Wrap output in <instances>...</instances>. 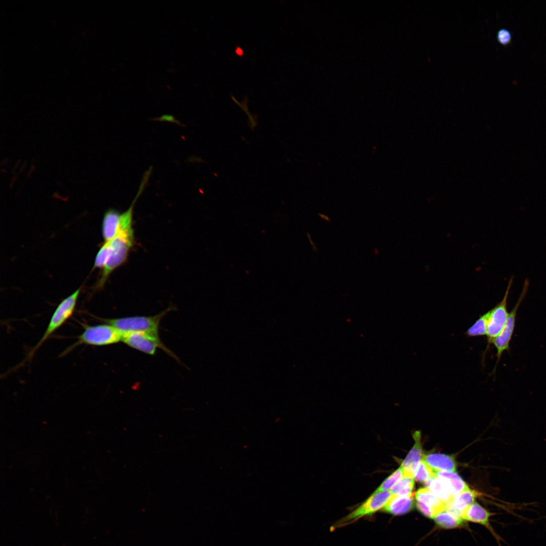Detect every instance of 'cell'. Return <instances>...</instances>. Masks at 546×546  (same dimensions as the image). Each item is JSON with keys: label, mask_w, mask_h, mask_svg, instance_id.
<instances>
[{"label": "cell", "mask_w": 546, "mask_h": 546, "mask_svg": "<svg viewBox=\"0 0 546 546\" xmlns=\"http://www.w3.org/2000/svg\"><path fill=\"white\" fill-rule=\"evenodd\" d=\"M173 309V307L170 306L153 316H133L112 319L101 318L100 320L105 323L114 326L122 336L132 332H142L152 337L160 338L159 327L160 321L168 312Z\"/></svg>", "instance_id": "1"}, {"label": "cell", "mask_w": 546, "mask_h": 546, "mask_svg": "<svg viewBox=\"0 0 546 546\" xmlns=\"http://www.w3.org/2000/svg\"><path fill=\"white\" fill-rule=\"evenodd\" d=\"M134 241V233H120L109 242L111 252L102 269L101 277L96 284V289L103 288L111 273L125 263Z\"/></svg>", "instance_id": "2"}, {"label": "cell", "mask_w": 546, "mask_h": 546, "mask_svg": "<svg viewBox=\"0 0 546 546\" xmlns=\"http://www.w3.org/2000/svg\"><path fill=\"white\" fill-rule=\"evenodd\" d=\"M80 287L77 289L74 293L64 299L59 304L50 320L44 334L36 345L30 351L27 356L28 358L32 357L35 351L48 338L60 328L72 315L80 292Z\"/></svg>", "instance_id": "3"}, {"label": "cell", "mask_w": 546, "mask_h": 546, "mask_svg": "<svg viewBox=\"0 0 546 546\" xmlns=\"http://www.w3.org/2000/svg\"><path fill=\"white\" fill-rule=\"evenodd\" d=\"M122 335L114 326L109 324L86 326L77 337L74 346L79 344L94 346L111 345L122 341Z\"/></svg>", "instance_id": "4"}, {"label": "cell", "mask_w": 546, "mask_h": 546, "mask_svg": "<svg viewBox=\"0 0 546 546\" xmlns=\"http://www.w3.org/2000/svg\"><path fill=\"white\" fill-rule=\"evenodd\" d=\"M513 280V278L510 279L505 294L502 300L488 311V316L486 335L488 343L487 348L491 344L493 340L500 333L507 322L509 315L507 306V300Z\"/></svg>", "instance_id": "5"}, {"label": "cell", "mask_w": 546, "mask_h": 546, "mask_svg": "<svg viewBox=\"0 0 546 546\" xmlns=\"http://www.w3.org/2000/svg\"><path fill=\"white\" fill-rule=\"evenodd\" d=\"M529 286V281L527 279L525 280L523 288L521 294L515 306L510 313L505 325V327L500 333L492 341L496 349L497 362L498 363L501 356L505 351L509 349V344L511 340L515 326L516 317L517 312L519 307L524 298L527 292Z\"/></svg>", "instance_id": "6"}, {"label": "cell", "mask_w": 546, "mask_h": 546, "mask_svg": "<svg viewBox=\"0 0 546 546\" xmlns=\"http://www.w3.org/2000/svg\"><path fill=\"white\" fill-rule=\"evenodd\" d=\"M122 341L128 346L146 354L153 355L158 347L170 356L176 357L162 343L160 338L142 332H132L122 336Z\"/></svg>", "instance_id": "7"}, {"label": "cell", "mask_w": 546, "mask_h": 546, "mask_svg": "<svg viewBox=\"0 0 546 546\" xmlns=\"http://www.w3.org/2000/svg\"><path fill=\"white\" fill-rule=\"evenodd\" d=\"M391 495L392 494L389 490L374 492L358 508L345 517L342 522H347L353 521L363 516L375 513L383 508Z\"/></svg>", "instance_id": "8"}, {"label": "cell", "mask_w": 546, "mask_h": 546, "mask_svg": "<svg viewBox=\"0 0 546 546\" xmlns=\"http://www.w3.org/2000/svg\"><path fill=\"white\" fill-rule=\"evenodd\" d=\"M413 437L415 441V444L400 467L403 470L404 476L414 478L416 470L422 459L423 451L420 431H416L413 434Z\"/></svg>", "instance_id": "9"}, {"label": "cell", "mask_w": 546, "mask_h": 546, "mask_svg": "<svg viewBox=\"0 0 546 546\" xmlns=\"http://www.w3.org/2000/svg\"><path fill=\"white\" fill-rule=\"evenodd\" d=\"M476 496L477 493L468 487L454 495L446 509L462 518L467 508L474 503Z\"/></svg>", "instance_id": "10"}, {"label": "cell", "mask_w": 546, "mask_h": 546, "mask_svg": "<svg viewBox=\"0 0 546 546\" xmlns=\"http://www.w3.org/2000/svg\"><path fill=\"white\" fill-rule=\"evenodd\" d=\"M121 213L114 209H109L105 212L102 227L105 242L112 240L119 234Z\"/></svg>", "instance_id": "11"}, {"label": "cell", "mask_w": 546, "mask_h": 546, "mask_svg": "<svg viewBox=\"0 0 546 546\" xmlns=\"http://www.w3.org/2000/svg\"><path fill=\"white\" fill-rule=\"evenodd\" d=\"M422 459L433 472L438 471L455 472L456 470V463L452 456L442 453H431L423 455Z\"/></svg>", "instance_id": "12"}, {"label": "cell", "mask_w": 546, "mask_h": 546, "mask_svg": "<svg viewBox=\"0 0 546 546\" xmlns=\"http://www.w3.org/2000/svg\"><path fill=\"white\" fill-rule=\"evenodd\" d=\"M414 506L413 495H392L386 504L382 509L390 514L398 515L406 514Z\"/></svg>", "instance_id": "13"}, {"label": "cell", "mask_w": 546, "mask_h": 546, "mask_svg": "<svg viewBox=\"0 0 546 546\" xmlns=\"http://www.w3.org/2000/svg\"><path fill=\"white\" fill-rule=\"evenodd\" d=\"M493 515L476 503L470 505L462 515L464 520L478 523L490 528L489 519Z\"/></svg>", "instance_id": "14"}, {"label": "cell", "mask_w": 546, "mask_h": 546, "mask_svg": "<svg viewBox=\"0 0 546 546\" xmlns=\"http://www.w3.org/2000/svg\"><path fill=\"white\" fill-rule=\"evenodd\" d=\"M416 499L424 504L436 515L446 509V505L427 487L421 488L416 492Z\"/></svg>", "instance_id": "15"}, {"label": "cell", "mask_w": 546, "mask_h": 546, "mask_svg": "<svg viewBox=\"0 0 546 546\" xmlns=\"http://www.w3.org/2000/svg\"><path fill=\"white\" fill-rule=\"evenodd\" d=\"M433 474L447 484L454 496L469 487L462 478L453 471H434Z\"/></svg>", "instance_id": "16"}, {"label": "cell", "mask_w": 546, "mask_h": 546, "mask_svg": "<svg viewBox=\"0 0 546 546\" xmlns=\"http://www.w3.org/2000/svg\"><path fill=\"white\" fill-rule=\"evenodd\" d=\"M426 487L446 505L452 500L454 495L447 484L442 479L434 476L425 483Z\"/></svg>", "instance_id": "17"}, {"label": "cell", "mask_w": 546, "mask_h": 546, "mask_svg": "<svg viewBox=\"0 0 546 546\" xmlns=\"http://www.w3.org/2000/svg\"><path fill=\"white\" fill-rule=\"evenodd\" d=\"M433 519L438 526L447 529L458 527L464 521L462 518L446 509L436 515Z\"/></svg>", "instance_id": "18"}, {"label": "cell", "mask_w": 546, "mask_h": 546, "mask_svg": "<svg viewBox=\"0 0 546 546\" xmlns=\"http://www.w3.org/2000/svg\"><path fill=\"white\" fill-rule=\"evenodd\" d=\"M415 485L414 478L403 476L390 490L392 495H411Z\"/></svg>", "instance_id": "19"}, {"label": "cell", "mask_w": 546, "mask_h": 546, "mask_svg": "<svg viewBox=\"0 0 546 546\" xmlns=\"http://www.w3.org/2000/svg\"><path fill=\"white\" fill-rule=\"evenodd\" d=\"M488 312L481 315L467 330L465 335L469 337L482 336L486 335Z\"/></svg>", "instance_id": "20"}, {"label": "cell", "mask_w": 546, "mask_h": 546, "mask_svg": "<svg viewBox=\"0 0 546 546\" xmlns=\"http://www.w3.org/2000/svg\"><path fill=\"white\" fill-rule=\"evenodd\" d=\"M111 252V247L109 242H105L99 250L94 262L93 268H103L105 266Z\"/></svg>", "instance_id": "21"}, {"label": "cell", "mask_w": 546, "mask_h": 546, "mask_svg": "<svg viewBox=\"0 0 546 546\" xmlns=\"http://www.w3.org/2000/svg\"><path fill=\"white\" fill-rule=\"evenodd\" d=\"M434 476L432 470L422 459L415 473V480L426 483Z\"/></svg>", "instance_id": "22"}, {"label": "cell", "mask_w": 546, "mask_h": 546, "mask_svg": "<svg viewBox=\"0 0 546 546\" xmlns=\"http://www.w3.org/2000/svg\"><path fill=\"white\" fill-rule=\"evenodd\" d=\"M403 476V470L400 467L383 481L375 492L389 490Z\"/></svg>", "instance_id": "23"}, {"label": "cell", "mask_w": 546, "mask_h": 546, "mask_svg": "<svg viewBox=\"0 0 546 546\" xmlns=\"http://www.w3.org/2000/svg\"><path fill=\"white\" fill-rule=\"evenodd\" d=\"M496 38L500 44L507 47L512 43V34L508 29L502 28L497 31Z\"/></svg>", "instance_id": "24"}, {"label": "cell", "mask_w": 546, "mask_h": 546, "mask_svg": "<svg viewBox=\"0 0 546 546\" xmlns=\"http://www.w3.org/2000/svg\"><path fill=\"white\" fill-rule=\"evenodd\" d=\"M154 120L179 123L173 115L169 114H164L159 117L155 118Z\"/></svg>", "instance_id": "25"}, {"label": "cell", "mask_w": 546, "mask_h": 546, "mask_svg": "<svg viewBox=\"0 0 546 546\" xmlns=\"http://www.w3.org/2000/svg\"><path fill=\"white\" fill-rule=\"evenodd\" d=\"M235 53L239 56L242 57L244 56V51L243 49L240 47H237L236 48Z\"/></svg>", "instance_id": "26"}]
</instances>
